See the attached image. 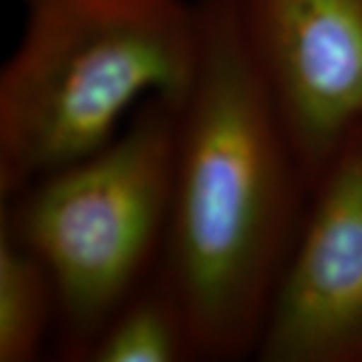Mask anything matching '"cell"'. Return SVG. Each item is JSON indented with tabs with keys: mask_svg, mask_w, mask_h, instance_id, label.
I'll list each match as a JSON object with an SVG mask.
<instances>
[{
	"mask_svg": "<svg viewBox=\"0 0 362 362\" xmlns=\"http://www.w3.org/2000/svg\"><path fill=\"white\" fill-rule=\"evenodd\" d=\"M256 358L362 362V125L312 183Z\"/></svg>",
	"mask_w": 362,
	"mask_h": 362,
	"instance_id": "277c9868",
	"label": "cell"
},
{
	"mask_svg": "<svg viewBox=\"0 0 362 362\" xmlns=\"http://www.w3.org/2000/svg\"><path fill=\"white\" fill-rule=\"evenodd\" d=\"M197 6L199 57L175 103L159 264L183 304L194 361L232 362L256 356L310 187L232 2Z\"/></svg>",
	"mask_w": 362,
	"mask_h": 362,
	"instance_id": "6da1fadb",
	"label": "cell"
},
{
	"mask_svg": "<svg viewBox=\"0 0 362 362\" xmlns=\"http://www.w3.org/2000/svg\"><path fill=\"white\" fill-rule=\"evenodd\" d=\"M312 187L362 125V0H230Z\"/></svg>",
	"mask_w": 362,
	"mask_h": 362,
	"instance_id": "5b68a950",
	"label": "cell"
},
{
	"mask_svg": "<svg viewBox=\"0 0 362 362\" xmlns=\"http://www.w3.org/2000/svg\"><path fill=\"white\" fill-rule=\"evenodd\" d=\"M57 298L47 268L0 226V362L37 361L54 337Z\"/></svg>",
	"mask_w": 362,
	"mask_h": 362,
	"instance_id": "52a82bcc",
	"label": "cell"
},
{
	"mask_svg": "<svg viewBox=\"0 0 362 362\" xmlns=\"http://www.w3.org/2000/svg\"><path fill=\"white\" fill-rule=\"evenodd\" d=\"M175 103L145 99L101 149L2 199L0 226L51 276L54 342L66 361H87L107 320L161 262Z\"/></svg>",
	"mask_w": 362,
	"mask_h": 362,
	"instance_id": "3957f363",
	"label": "cell"
},
{
	"mask_svg": "<svg viewBox=\"0 0 362 362\" xmlns=\"http://www.w3.org/2000/svg\"><path fill=\"white\" fill-rule=\"evenodd\" d=\"M90 362L194 361L192 332L180 296L161 264L107 320Z\"/></svg>",
	"mask_w": 362,
	"mask_h": 362,
	"instance_id": "8992f818",
	"label": "cell"
},
{
	"mask_svg": "<svg viewBox=\"0 0 362 362\" xmlns=\"http://www.w3.org/2000/svg\"><path fill=\"white\" fill-rule=\"evenodd\" d=\"M197 2L28 0L0 75V197L111 141L149 97L189 87Z\"/></svg>",
	"mask_w": 362,
	"mask_h": 362,
	"instance_id": "7a4b0ae2",
	"label": "cell"
}]
</instances>
